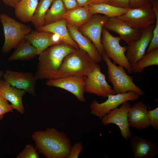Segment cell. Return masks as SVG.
Here are the masks:
<instances>
[{
    "mask_svg": "<svg viewBox=\"0 0 158 158\" xmlns=\"http://www.w3.org/2000/svg\"><path fill=\"white\" fill-rule=\"evenodd\" d=\"M38 0H21L15 8L16 18L23 23L31 22Z\"/></svg>",
    "mask_w": 158,
    "mask_h": 158,
    "instance_id": "603a6c76",
    "label": "cell"
},
{
    "mask_svg": "<svg viewBox=\"0 0 158 158\" xmlns=\"http://www.w3.org/2000/svg\"><path fill=\"white\" fill-rule=\"evenodd\" d=\"M75 49L70 45L61 43L51 46L39 55L37 80L54 79L63 60L68 54Z\"/></svg>",
    "mask_w": 158,
    "mask_h": 158,
    "instance_id": "7a4b0ae2",
    "label": "cell"
},
{
    "mask_svg": "<svg viewBox=\"0 0 158 158\" xmlns=\"http://www.w3.org/2000/svg\"><path fill=\"white\" fill-rule=\"evenodd\" d=\"M152 7L156 16L155 28L153 30L152 40L147 47L145 53L158 48V1H156L152 5Z\"/></svg>",
    "mask_w": 158,
    "mask_h": 158,
    "instance_id": "f1b7e54d",
    "label": "cell"
},
{
    "mask_svg": "<svg viewBox=\"0 0 158 158\" xmlns=\"http://www.w3.org/2000/svg\"><path fill=\"white\" fill-rule=\"evenodd\" d=\"M62 1L66 11L71 10L78 6L76 0H62Z\"/></svg>",
    "mask_w": 158,
    "mask_h": 158,
    "instance_id": "d590c367",
    "label": "cell"
},
{
    "mask_svg": "<svg viewBox=\"0 0 158 158\" xmlns=\"http://www.w3.org/2000/svg\"><path fill=\"white\" fill-rule=\"evenodd\" d=\"M96 63L85 51L75 49L65 57L54 79L69 76H87Z\"/></svg>",
    "mask_w": 158,
    "mask_h": 158,
    "instance_id": "3957f363",
    "label": "cell"
},
{
    "mask_svg": "<svg viewBox=\"0 0 158 158\" xmlns=\"http://www.w3.org/2000/svg\"><path fill=\"white\" fill-rule=\"evenodd\" d=\"M130 0H107V4L120 8H130Z\"/></svg>",
    "mask_w": 158,
    "mask_h": 158,
    "instance_id": "e575fe53",
    "label": "cell"
},
{
    "mask_svg": "<svg viewBox=\"0 0 158 158\" xmlns=\"http://www.w3.org/2000/svg\"><path fill=\"white\" fill-rule=\"evenodd\" d=\"M13 109L11 104H9L7 100L0 95V116L8 112H13Z\"/></svg>",
    "mask_w": 158,
    "mask_h": 158,
    "instance_id": "836d02e7",
    "label": "cell"
},
{
    "mask_svg": "<svg viewBox=\"0 0 158 158\" xmlns=\"http://www.w3.org/2000/svg\"><path fill=\"white\" fill-rule=\"evenodd\" d=\"M86 78V76H67L48 80L46 84L65 90L73 94L79 101L84 102Z\"/></svg>",
    "mask_w": 158,
    "mask_h": 158,
    "instance_id": "7c38bea8",
    "label": "cell"
},
{
    "mask_svg": "<svg viewBox=\"0 0 158 158\" xmlns=\"http://www.w3.org/2000/svg\"><path fill=\"white\" fill-rule=\"evenodd\" d=\"M157 0H130V8H135L151 6Z\"/></svg>",
    "mask_w": 158,
    "mask_h": 158,
    "instance_id": "d6a6232c",
    "label": "cell"
},
{
    "mask_svg": "<svg viewBox=\"0 0 158 158\" xmlns=\"http://www.w3.org/2000/svg\"><path fill=\"white\" fill-rule=\"evenodd\" d=\"M107 0H91L90 4H96L101 3H107Z\"/></svg>",
    "mask_w": 158,
    "mask_h": 158,
    "instance_id": "f35d334b",
    "label": "cell"
},
{
    "mask_svg": "<svg viewBox=\"0 0 158 158\" xmlns=\"http://www.w3.org/2000/svg\"><path fill=\"white\" fill-rule=\"evenodd\" d=\"M155 24L142 30L140 38L128 45L126 56L133 73L136 62L145 54L146 51L153 37Z\"/></svg>",
    "mask_w": 158,
    "mask_h": 158,
    "instance_id": "4fadbf2b",
    "label": "cell"
},
{
    "mask_svg": "<svg viewBox=\"0 0 158 158\" xmlns=\"http://www.w3.org/2000/svg\"><path fill=\"white\" fill-rule=\"evenodd\" d=\"M128 117L129 127L142 130L150 126L147 106L142 101L131 105Z\"/></svg>",
    "mask_w": 158,
    "mask_h": 158,
    "instance_id": "e0dca14e",
    "label": "cell"
},
{
    "mask_svg": "<svg viewBox=\"0 0 158 158\" xmlns=\"http://www.w3.org/2000/svg\"><path fill=\"white\" fill-rule=\"evenodd\" d=\"M102 56L107 66L108 79L113 85L116 94H124L133 91L140 96L144 95L143 91L135 84L133 77L127 74L123 67L117 66L113 63L104 52Z\"/></svg>",
    "mask_w": 158,
    "mask_h": 158,
    "instance_id": "277c9868",
    "label": "cell"
},
{
    "mask_svg": "<svg viewBox=\"0 0 158 158\" xmlns=\"http://www.w3.org/2000/svg\"><path fill=\"white\" fill-rule=\"evenodd\" d=\"M83 149V146L81 142H75L72 146L68 158H78Z\"/></svg>",
    "mask_w": 158,
    "mask_h": 158,
    "instance_id": "4dcf8cb0",
    "label": "cell"
},
{
    "mask_svg": "<svg viewBox=\"0 0 158 158\" xmlns=\"http://www.w3.org/2000/svg\"><path fill=\"white\" fill-rule=\"evenodd\" d=\"M150 126L155 130L158 129V107L148 111Z\"/></svg>",
    "mask_w": 158,
    "mask_h": 158,
    "instance_id": "1f68e13d",
    "label": "cell"
},
{
    "mask_svg": "<svg viewBox=\"0 0 158 158\" xmlns=\"http://www.w3.org/2000/svg\"><path fill=\"white\" fill-rule=\"evenodd\" d=\"M53 0H40L38 2L31 21L36 30L44 26L45 15Z\"/></svg>",
    "mask_w": 158,
    "mask_h": 158,
    "instance_id": "4316f807",
    "label": "cell"
},
{
    "mask_svg": "<svg viewBox=\"0 0 158 158\" xmlns=\"http://www.w3.org/2000/svg\"><path fill=\"white\" fill-rule=\"evenodd\" d=\"M108 30L118 34L121 40L128 45L137 40L140 37L142 30L134 28L118 17L109 18L104 27Z\"/></svg>",
    "mask_w": 158,
    "mask_h": 158,
    "instance_id": "9a60e30c",
    "label": "cell"
},
{
    "mask_svg": "<svg viewBox=\"0 0 158 158\" xmlns=\"http://www.w3.org/2000/svg\"><path fill=\"white\" fill-rule=\"evenodd\" d=\"M92 15L89 11L88 6H78L66 11L63 18L78 28L87 21Z\"/></svg>",
    "mask_w": 158,
    "mask_h": 158,
    "instance_id": "7402d4cb",
    "label": "cell"
},
{
    "mask_svg": "<svg viewBox=\"0 0 158 158\" xmlns=\"http://www.w3.org/2000/svg\"><path fill=\"white\" fill-rule=\"evenodd\" d=\"M109 18L104 15L93 14L87 21L78 28L79 31L94 44L101 55L104 52L101 42L102 31Z\"/></svg>",
    "mask_w": 158,
    "mask_h": 158,
    "instance_id": "9c48e42d",
    "label": "cell"
},
{
    "mask_svg": "<svg viewBox=\"0 0 158 158\" xmlns=\"http://www.w3.org/2000/svg\"><path fill=\"white\" fill-rule=\"evenodd\" d=\"M158 65V48L145 53L136 63L133 73H140L148 66Z\"/></svg>",
    "mask_w": 158,
    "mask_h": 158,
    "instance_id": "83f0119b",
    "label": "cell"
},
{
    "mask_svg": "<svg viewBox=\"0 0 158 158\" xmlns=\"http://www.w3.org/2000/svg\"><path fill=\"white\" fill-rule=\"evenodd\" d=\"M4 80L11 85L23 90L31 95H36L35 87L37 80L35 75L30 72H23L7 70L3 75Z\"/></svg>",
    "mask_w": 158,
    "mask_h": 158,
    "instance_id": "5bb4252c",
    "label": "cell"
},
{
    "mask_svg": "<svg viewBox=\"0 0 158 158\" xmlns=\"http://www.w3.org/2000/svg\"><path fill=\"white\" fill-rule=\"evenodd\" d=\"M88 8L92 15L102 14L109 18L121 16L129 8L117 7L105 3L90 4L88 5Z\"/></svg>",
    "mask_w": 158,
    "mask_h": 158,
    "instance_id": "cb8c5ba5",
    "label": "cell"
},
{
    "mask_svg": "<svg viewBox=\"0 0 158 158\" xmlns=\"http://www.w3.org/2000/svg\"><path fill=\"white\" fill-rule=\"evenodd\" d=\"M51 4L45 15L44 26L63 19L66 11L62 0H53Z\"/></svg>",
    "mask_w": 158,
    "mask_h": 158,
    "instance_id": "484cf974",
    "label": "cell"
},
{
    "mask_svg": "<svg viewBox=\"0 0 158 158\" xmlns=\"http://www.w3.org/2000/svg\"><path fill=\"white\" fill-rule=\"evenodd\" d=\"M6 5L15 8L21 0H2Z\"/></svg>",
    "mask_w": 158,
    "mask_h": 158,
    "instance_id": "8d00e7d4",
    "label": "cell"
},
{
    "mask_svg": "<svg viewBox=\"0 0 158 158\" xmlns=\"http://www.w3.org/2000/svg\"><path fill=\"white\" fill-rule=\"evenodd\" d=\"M35 148L47 158H68L72 146L64 132L54 128L35 132L32 136Z\"/></svg>",
    "mask_w": 158,
    "mask_h": 158,
    "instance_id": "6da1fadb",
    "label": "cell"
},
{
    "mask_svg": "<svg viewBox=\"0 0 158 158\" xmlns=\"http://www.w3.org/2000/svg\"><path fill=\"white\" fill-rule=\"evenodd\" d=\"M66 20L63 18L48 25L43 26L37 30L40 32H52L58 35L63 42L68 44L76 49H80L72 38L67 29Z\"/></svg>",
    "mask_w": 158,
    "mask_h": 158,
    "instance_id": "44dd1931",
    "label": "cell"
},
{
    "mask_svg": "<svg viewBox=\"0 0 158 158\" xmlns=\"http://www.w3.org/2000/svg\"><path fill=\"white\" fill-rule=\"evenodd\" d=\"M3 117H4L3 115V116H0V120H1L3 118Z\"/></svg>",
    "mask_w": 158,
    "mask_h": 158,
    "instance_id": "60d3db41",
    "label": "cell"
},
{
    "mask_svg": "<svg viewBox=\"0 0 158 158\" xmlns=\"http://www.w3.org/2000/svg\"><path fill=\"white\" fill-rule=\"evenodd\" d=\"M25 40L35 47L37 50V55H40L49 46L63 43L56 34L34 30L31 31L26 37Z\"/></svg>",
    "mask_w": 158,
    "mask_h": 158,
    "instance_id": "ac0fdd59",
    "label": "cell"
},
{
    "mask_svg": "<svg viewBox=\"0 0 158 158\" xmlns=\"http://www.w3.org/2000/svg\"><path fill=\"white\" fill-rule=\"evenodd\" d=\"M0 20L5 37L1 51L6 54L25 40L32 29L30 26L17 21L4 13L0 14Z\"/></svg>",
    "mask_w": 158,
    "mask_h": 158,
    "instance_id": "5b68a950",
    "label": "cell"
},
{
    "mask_svg": "<svg viewBox=\"0 0 158 158\" xmlns=\"http://www.w3.org/2000/svg\"><path fill=\"white\" fill-rule=\"evenodd\" d=\"M85 91L104 97L116 94L107 82L106 75L102 72L100 66L97 63L92 72L87 76Z\"/></svg>",
    "mask_w": 158,
    "mask_h": 158,
    "instance_id": "8fae6325",
    "label": "cell"
},
{
    "mask_svg": "<svg viewBox=\"0 0 158 158\" xmlns=\"http://www.w3.org/2000/svg\"><path fill=\"white\" fill-rule=\"evenodd\" d=\"M140 97L137 93L133 91L124 94L109 95L107 99L103 102L100 103L97 100H93L90 106V113L101 120L112 109L117 107L125 102L136 101Z\"/></svg>",
    "mask_w": 158,
    "mask_h": 158,
    "instance_id": "52a82bcc",
    "label": "cell"
},
{
    "mask_svg": "<svg viewBox=\"0 0 158 158\" xmlns=\"http://www.w3.org/2000/svg\"><path fill=\"white\" fill-rule=\"evenodd\" d=\"M130 143L135 158H153L158 154V146L150 140L134 135Z\"/></svg>",
    "mask_w": 158,
    "mask_h": 158,
    "instance_id": "d6986e66",
    "label": "cell"
},
{
    "mask_svg": "<svg viewBox=\"0 0 158 158\" xmlns=\"http://www.w3.org/2000/svg\"><path fill=\"white\" fill-rule=\"evenodd\" d=\"M118 17L133 28L142 30L155 24L156 20L151 6L129 8L126 13Z\"/></svg>",
    "mask_w": 158,
    "mask_h": 158,
    "instance_id": "ba28073f",
    "label": "cell"
},
{
    "mask_svg": "<svg viewBox=\"0 0 158 158\" xmlns=\"http://www.w3.org/2000/svg\"><path fill=\"white\" fill-rule=\"evenodd\" d=\"M67 26L70 35L79 48L85 51L96 63L100 62L102 56L91 41L82 34L75 26L67 22Z\"/></svg>",
    "mask_w": 158,
    "mask_h": 158,
    "instance_id": "2e32d148",
    "label": "cell"
},
{
    "mask_svg": "<svg viewBox=\"0 0 158 158\" xmlns=\"http://www.w3.org/2000/svg\"><path fill=\"white\" fill-rule=\"evenodd\" d=\"M4 73L3 71L1 70H0V78L3 76Z\"/></svg>",
    "mask_w": 158,
    "mask_h": 158,
    "instance_id": "ab89813d",
    "label": "cell"
},
{
    "mask_svg": "<svg viewBox=\"0 0 158 158\" xmlns=\"http://www.w3.org/2000/svg\"><path fill=\"white\" fill-rule=\"evenodd\" d=\"M79 6H88L90 4L91 0H76Z\"/></svg>",
    "mask_w": 158,
    "mask_h": 158,
    "instance_id": "74e56055",
    "label": "cell"
},
{
    "mask_svg": "<svg viewBox=\"0 0 158 158\" xmlns=\"http://www.w3.org/2000/svg\"><path fill=\"white\" fill-rule=\"evenodd\" d=\"M26 92L11 85L9 83L0 79V95L11 103L13 109L23 114L24 108L23 97Z\"/></svg>",
    "mask_w": 158,
    "mask_h": 158,
    "instance_id": "ffe728a7",
    "label": "cell"
},
{
    "mask_svg": "<svg viewBox=\"0 0 158 158\" xmlns=\"http://www.w3.org/2000/svg\"><path fill=\"white\" fill-rule=\"evenodd\" d=\"M36 149L33 146L27 145L23 151L16 156L17 158H39Z\"/></svg>",
    "mask_w": 158,
    "mask_h": 158,
    "instance_id": "f546056e",
    "label": "cell"
},
{
    "mask_svg": "<svg viewBox=\"0 0 158 158\" xmlns=\"http://www.w3.org/2000/svg\"><path fill=\"white\" fill-rule=\"evenodd\" d=\"M131 105L127 101L119 108L111 110L101 119L104 125L114 124L119 128L122 137L125 140L130 139L132 136L129 125L128 115Z\"/></svg>",
    "mask_w": 158,
    "mask_h": 158,
    "instance_id": "30bf717a",
    "label": "cell"
},
{
    "mask_svg": "<svg viewBox=\"0 0 158 158\" xmlns=\"http://www.w3.org/2000/svg\"><path fill=\"white\" fill-rule=\"evenodd\" d=\"M8 60H28L37 55L36 48L28 41L25 40L20 43Z\"/></svg>",
    "mask_w": 158,
    "mask_h": 158,
    "instance_id": "d4e9b609",
    "label": "cell"
},
{
    "mask_svg": "<svg viewBox=\"0 0 158 158\" xmlns=\"http://www.w3.org/2000/svg\"><path fill=\"white\" fill-rule=\"evenodd\" d=\"M121 40L120 37L113 36L108 30L103 28L101 42L104 53L114 63L123 67L129 74H132L133 70L125 54L127 47L120 45Z\"/></svg>",
    "mask_w": 158,
    "mask_h": 158,
    "instance_id": "8992f818",
    "label": "cell"
}]
</instances>
